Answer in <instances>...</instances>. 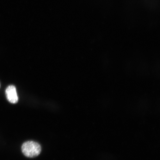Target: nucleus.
<instances>
[{
	"mask_svg": "<svg viewBox=\"0 0 160 160\" xmlns=\"http://www.w3.org/2000/svg\"><path fill=\"white\" fill-rule=\"evenodd\" d=\"M7 99L10 103L15 104L18 101L16 88L13 85H10L6 90Z\"/></svg>",
	"mask_w": 160,
	"mask_h": 160,
	"instance_id": "f03ea898",
	"label": "nucleus"
},
{
	"mask_svg": "<svg viewBox=\"0 0 160 160\" xmlns=\"http://www.w3.org/2000/svg\"><path fill=\"white\" fill-rule=\"evenodd\" d=\"M22 150L26 157L33 158L39 155L41 151V148L38 143L29 141L23 144L22 147Z\"/></svg>",
	"mask_w": 160,
	"mask_h": 160,
	"instance_id": "f257e3e1",
	"label": "nucleus"
},
{
	"mask_svg": "<svg viewBox=\"0 0 160 160\" xmlns=\"http://www.w3.org/2000/svg\"><path fill=\"white\" fill-rule=\"evenodd\" d=\"M0 87H1V85H0Z\"/></svg>",
	"mask_w": 160,
	"mask_h": 160,
	"instance_id": "7ed1b4c3",
	"label": "nucleus"
}]
</instances>
